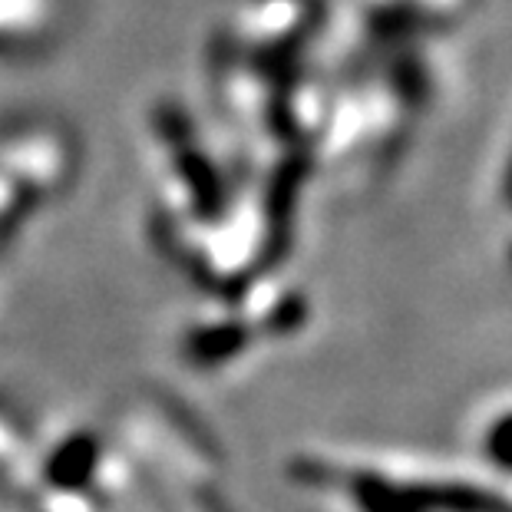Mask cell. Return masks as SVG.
<instances>
[{"label":"cell","mask_w":512,"mask_h":512,"mask_svg":"<svg viewBox=\"0 0 512 512\" xmlns=\"http://www.w3.org/2000/svg\"><path fill=\"white\" fill-rule=\"evenodd\" d=\"M476 450L489 473L512 476V400L496 403L479 417Z\"/></svg>","instance_id":"1"}]
</instances>
